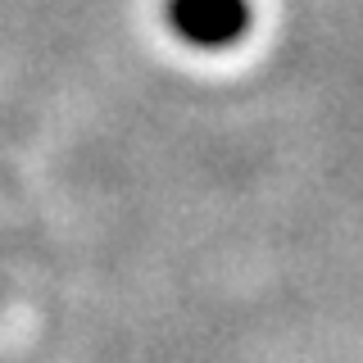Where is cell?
<instances>
[{"mask_svg":"<svg viewBox=\"0 0 363 363\" xmlns=\"http://www.w3.org/2000/svg\"><path fill=\"white\" fill-rule=\"evenodd\" d=\"M164 23L191 50H236L255 28V0H164Z\"/></svg>","mask_w":363,"mask_h":363,"instance_id":"obj_1","label":"cell"}]
</instances>
